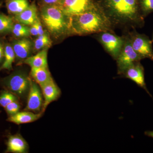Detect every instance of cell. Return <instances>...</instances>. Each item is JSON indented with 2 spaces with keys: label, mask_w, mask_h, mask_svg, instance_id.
I'll list each match as a JSON object with an SVG mask.
<instances>
[{
  "label": "cell",
  "mask_w": 153,
  "mask_h": 153,
  "mask_svg": "<svg viewBox=\"0 0 153 153\" xmlns=\"http://www.w3.org/2000/svg\"><path fill=\"white\" fill-rule=\"evenodd\" d=\"M11 33L18 38H28L30 35L29 27L19 23L14 24Z\"/></svg>",
  "instance_id": "obj_22"
},
{
  "label": "cell",
  "mask_w": 153,
  "mask_h": 153,
  "mask_svg": "<svg viewBox=\"0 0 153 153\" xmlns=\"http://www.w3.org/2000/svg\"><path fill=\"white\" fill-rule=\"evenodd\" d=\"M95 0H62L60 7L69 16L82 13L96 5Z\"/></svg>",
  "instance_id": "obj_8"
},
{
  "label": "cell",
  "mask_w": 153,
  "mask_h": 153,
  "mask_svg": "<svg viewBox=\"0 0 153 153\" xmlns=\"http://www.w3.org/2000/svg\"><path fill=\"white\" fill-rule=\"evenodd\" d=\"M44 97L42 111L44 112L47 107L52 102L58 99L61 95V91L53 79L40 86Z\"/></svg>",
  "instance_id": "obj_12"
},
{
  "label": "cell",
  "mask_w": 153,
  "mask_h": 153,
  "mask_svg": "<svg viewBox=\"0 0 153 153\" xmlns=\"http://www.w3.org/2000/svg\"><path fill=\"white\" fill-rule=\"evenodd\" d=\"M6 5L9 13L18 15L30 6L28 0H5Z\"/></svg>",
  "instance_id": "obj_18"
},
{
  "label": "cell",
  "mask_w": 153,
  "mask_h": 153,
  "mask_svg": "<svg viewBox=\"0 0 153 153\" xmlns=\"http://www.w3.org/2000/svg\"><path fill=\"white\" fill-rule=\"evenodd\" d=\"M52 41L49 33L46 32L44 35L39 36L33 42V52H39L42 49L50 48Z\"/></svg>",
  "instance_id": "obj_20"
},
{
  "label": "cell",
  "mask_w": 153,
  "mask_h": 153,
  "mask_svg": "<svg viewBox=\"0 0 153 153\" xmlns=\"http://www.w3.org/2000/svg\"><path fill=\"white\" fill-rule=\"evenodd\" d=\"M97 3V2H96ZM72 34L80 36L113 32V25L97 3L90 10L71 16Z\"/></svg>",
  "instance_id": "obj_2"
},
{
  "label": "cell",
  "mask_w": 153,
  "mask_h": 153,
  "mask_svg": "<svg viewBox=\"0 0 153 153\" xmlns=\"http://www.w3.org/2000/svg\"><path fill=\"white\" fill-rule=\"evenodd\" d=\"M21 106L19 100L11 102L5 108L6 113L9 116L16 114L19 112Z\"/></svg>",
  "instance_id": "obj_25"
},
{
  "label": "cell",
  "mask_w": 153,
  "mask_h": 153,
  "mask_svg": "<svg viewBox=\"0 0 153 153\" xmlns=\"http://www.w3.org/2000/svg\"><path fill=\"white\" fill-rule=\"evenodd\" d=\"M38 18V9L33 2L22 13L15 15L14 19L18 23L30 26L35 23Z\"/></svg>",
  "instance_id": "obj_14"
},
{
  "label": "cell",
  "mask_w": 153,
  "mask_h": 153,
  "mask_svg": "<svg viewBox=\"0 0 153 153\" xmlns=\"http://www.w3.org/2000/svg\"><path fill=\"white\" fill-rule=\"evenodd\" d=\"M1 5H2V3L1 2H0V7H1Z\"/></svg>",
  "instance_id": "obj_31"
},
{
  "label": "cell",
  "mask_w": 153,
  "mask_h": 153,
  "mask_svg": "<svg viewBox=\"0 0 153 153\" xmlns=\"http://www.w3.org/2000/svg\"><path fill=\"white\" fill-rule=\"evenodd\" d=\"M143 16L146 17L153 12V0H138Z\"/></svg>",
  "instance_id": "obj_24"
},
{
  "label": "cell",
  "mask_w": 153,
  "mask_h": 153,
  "mask_svg": "<svg viewBox=\"0 0 153 153\" xmlns=\"http://www.w3.org/2000/svg\"><path fill=\"white\" fill-rule=\"evenodd\" d=\"M1 111H0V113H1Z\"/></svg>",
  "instance_id": "obj_33"
},
{
  "label": "cell",
  "mask_w": 153,
  "mask_h": 153,
  "mask_svg": "<svg viewBox=\"0 0 153 153\" xmlns=\"http://www.w3.org/2000/svg\"><path fill=\"white\" fill-rule=\"evenodd\" d=\"M4 57V47L0 41V66L2 64Z\"/></svg>",
  "instance_id": "obj_29"
},
{
  "label": "cell",
  "mask_w": 153,
  "mask_h": 153,
  "mask_svg": "<svg viewBox=\"0 0 153 153\" xmlns=\"http://www.w3.org/2000/svg\"><path fill=\"white\" fill-rule=\"evenodd\" d=\"M36 27L38 29V34L39 36H41V35H44V33H46L44 30H43V26H42V23H41V19H39L38 17V19L36 20V22H35Z\"/></svg>",
  "instance_id": "obj_27"
},
{
  "label": "cell",
  "mask_w": 153,
  "mask_h": 153,
  "mask_svg": "<svg viewBox=\"0 0 153 153\" xmlns=\"http://www.w3.org/2000/svg\"><path fill=\"white\" fill-rule=\"evenodd\" d=\"M25 110L38 113L42 111L44 100L40 86L32 79Z\"/></svg>",
  "instance_id": "obj_9"
},
{
  "label": "cell",
  "mask_w": 153,
  "mask_h": 153,
  "mask_svg": "<svg viewBox=\"0 0 153 153\" xmlns=\"http://www.w3.org/2000/svg\"><path fill=\"white\" fill-rule=\"evenodd\" d=\"M29 28H30V35L33 36H37V37L39 36L38 29L36 27L35 22L33 25H31L30 27H29Z\"/></svg>",
  "instance_id": "obj_28"
},
{
  "label": "cell",
  "mask_w": 153,
  "mask_h": 153,
  "mask_svg": "<svg viewBox=\"0 0 153 153\" xmlns=\"http://www.w3.org/2000/svg\"><path fill=\"white\" fill-rule=\"evenodd\" d=\"M97 39L106 51L116 60L124 43V37H120L113 32L106 31L99 33Z\"/></svg>",
  "instance_id": "obj_7"
},
{
  "label": "cell",
  "mask_w": 153,
  "mask_h": 153,
  "mask_svg": "<svg viewBox=\"0 0 153 153\" xmlns=\"http://www.w3.org/2000/svg\"><path fill=\"white\" fill-rule=\"evenodd\" d=\"M16 56L12 45L6 44L4 47V57L2 64L0 66V71L6 70L10 71L13 69V64L16 59Z\"/></svg>",
  "instance_id": "obj_19"
},
{
  "label": "cell",
  "mask_w": 153,
  "mask_h": 153,
  "mask_svg": "<svg viewBox=\"0 0 153 153\" xmlns=\"http://www.w3.org/2000/svg\"><path fill=\"white\" fill-rule=\"evenodd\" d=\"M31 81L32 79L27 73L19 70L3 78L1 83L7 90L19 98L25 99L28 96Z\"/></svg>",
  "instance_id": "obj_4"
},
{
  "label": "cell",
  "mask_w": 153,
  "mask_h": 153,
  "mask_svg": "<svg viewBox=\"0 0 153 153\" xmlns=\"http://www.w3.org/2000/svg\"><path fill=\"white\" fill-rule=\"evenodd\" d=\"M128 36L134 50L142 59L149 58L153 60L152 42L147 36L139 34L135 30L129 33Z\"/></svg>",
  "instance_id": "obj_6"
},
{
  "label": "cell",
  "mask_w": 153,
  "mask_h": 153,
  "mask_svg": "<svg viewBox=\"0 0 153 153\" xmlns=\"http://www.w3.org/2000/svg\"><path fill=\"white\" fill-rule=\"evenodd\" d=\"M48 48L39 51L36 55L30 56L23 61V63L30 66L31 68L48 67Z\"/></svg>",
  "instance_id": "obj_16"
},
{
  "label": "cell",
  "mask_w": 153,
  "mask_h": 153,
  "mask_svg": "<svg viewBox=\"0 0 153 153\" xmlns=\"http://www.w3.org/2000/svg\"><path fill=\"white\" fill-rule=\"evenodd\" d=\"M16 58L23 62L31 56L33 52V43L27 38H20L15 40L12 44Z\"/></svg>",
  "instance_id": "obj_11"
},
{
  "label": "cell",
  "mask_w": 153,
  "mask_h": 153,
  "mask_svg": "<svg viewBox=\"0 0 153 153\" xmlns=\"http://www.w3.org/2000/svg\"><path fill=\"white\" fill-rule=\"evenodd\" d=\"M6 152L25 153L27 152L29 146L25 139L20 134L9 136L7 142Z\"/></svg>",
  "instance_id": "obj_13"
},
{
  "label": "cell",
  "mask_w": 153,
  "mask_h": 153,
  "mask_svg": "<svg viewBox=\"0 0 153 153\" xmlns=\"http://www.w3.org/2000/svg\"><path fill=\"white\" fill-rule=\"evenodd\" d=\"M30 75L34 81L40 86L53 79L48 67L31 68Z\"/></svg>",
  "instance_id": "obj_17"
},
{
  "label": "cell",
  "mask_w": 153,
  "mask_h": 153,
  "mask_svg": "<svg viewBox=\"0 0 153 153\" xmlns=\"http://www.w3.org/2000/svg\"><path fill=\"white\" fill-rule=\"evenodd\" d=\"M42 22L48 32L56 38L71 35V16L59 5H42L40 9Z\"/></svg>",
  "instance_id": "obj_3"
},
{
  "label": "cell",
  "mask_w": 153,
  "mask_h": 153,
  "mask_svg": "<svg viewBox=\"0 0 153 153\" xmlns=\"http://www.w3.org/2000/svg\"><path fill=\"white\" fill-rule=\"evenodd\" d=\"M124 43L121 51L117 58V74L123 75L125 71L134 63L140 62L141 57L135 52L132 47L128 36L124 37Z\"/></svg>",
  "instance_id": "obj_5"
},
{
  "label": "cell",
  "mask_w": 153,
  "mask_h": 153,
  "mask_svg": "<svg viewBox=\"0 0 153 153\" xmlns=\"http://www.w3.org/2000/svg\"><path fill=\"white\" fill-rule=\"evenodd\" d=\"M14 25L12 18L4 14H0V34L11 32Z\"/></svg>",
  "instance_id": "obj_21"
},
{
  "label": "cell",
  "mask_w": 153,
  "mask_h": 153,
  "mask_svg": "<svg viewBox=\"0 0 153 153\" xmlns=\"http://www.w3.org/2000/svg\"><path fill=\"white\" fill-rule=\"evenodd\" d=\"M152 42H153V38H152Z\"/></svg>",
  "instance_id": "obj_32"
},
{
  "label": "cell",
  "mask_w": 153,
  "mask_h": 153,
  "mask_svg": "<svg viewBox=\"0 0 153 153\" xmlns=\"http://www.w3.org/2000/svg\"><path fill=\"white\" fill-rule=\"evenodd\" d=\"M123 76L130 79L139 87L144 89L153 100L152 96L148 90L145 82L144 68L140 62H135L130 66L125 71Z\"/></svg>",
  "instance_id": "obj_10"
},
{
  "label": "cell",
  "mask_w": 153,
  "mask_h": 153,
  "mask_svg": "<svg viewBox=\"0 0 153 153\" xmlns=\"http://www.w3.org/2000/svg\"><path fill=\"white\" fill-rule=\"evenodd\" d=\"M145 134L147 136L153 138V131H146L145 132Z\"/></svg>",
  "instance_id": "obj_30"
},
{
  "label": "cell",
  "mask_w": 153,
  "mask_h": 153,
  "mask_svg": "<svg viewBox=\"0 0 153 153\" xmlns=\"http://www.w3.org/2000/svg\"><path fill=\"white\" fill-rule=\"evenodd\" d=\"M19 98L17 96L12 93L9 91H2L0 93V106L6 107L11 102L17 100H19Z\"/></svg>",
  "instance_id": "obj_23"
},
{
  "label": "cell",
  "mask_w": 153,
  "mask_h": 153,
  "mask_svg": "<svg viewBox=\"0 0 153 153\" xmlns=\"http://www.w3.org/2000/svg\"><path fill=\"white\" fill-rule=\"evenodd\" d=\"M114 25L142 27L144 17L140 10L138 0H95Z\"/></svg>",
  "instance_id": "obj_1"
},
{
  "label": "cell",
  "mask_w": 153,
  "mask_h": 153,
  "mask_svg": "<svg viewBox=\"0 0 153 153\" xmlns=\"http://www.w3.org/2000/svg\"><path fill=\"white\" fill-rule=\"evenodd\" d=\"M42 5H59L62 0H40Z\"/></svg>",
  "instance_id": "obj_26"
},
{
  "label": "cell",
  "mask_w": 153,
  "mask_h": 153,
  "mask_svg": "<svg viewBox=\"0 0 153 153\" xmlns=\"http://www.w3.org/2000/svg\"><path fill=\"white\" fill-rule=\"evenodd\" d=\"M44 113L41 111L38 113H35L27 111H19L16 114L9 116L7 121L17 125L30 123L38 120L42 116Z\"/></svg>",
  "instance_id": "obj_15"
}]
</instances>
